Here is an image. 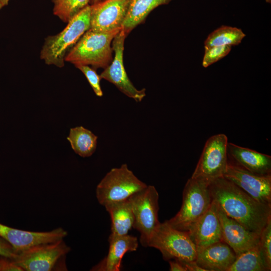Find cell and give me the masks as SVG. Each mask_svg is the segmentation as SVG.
Segmentation results:
<instances>
[{
    "label": "cell",
    "instance_id": "1",
    "mask_svg": "<svg viewBox=\"0 0 271 271\" xmlns=\"http://www.w3.org/2000/svg\"><path fill=\"white\" fill-rule=\"evenodd\" d=\"M212 199L226 215L260 234L271 218V205L260 202L224 177L209 183Z\"/></svg>",
    "mask_w": 271,
    "mask_h": 271
},
{
    "label": "cell",
    "instance_id": "2",
    "mask_svg": "<svg viewBox=\"0 0 271 271\" xmlns=\"http://www.w3.org/2000/svg\"><path fill=\"white\" fill-rule=\"evenodd\" d=\"M121 28L107 32L87 30L66 55L65 61L105 69L113 60L112 42Z\"/></svg>",
    "mask_w": 271,
    "mask_h": 271
},
{
    "label": "cell",
    "instance_id": "3",
    "mask_svg": "<svg viewBox=\"0 0 271 271\" xmlns=\"http://www.w3.org/2000/svg\"><path fill=\"white\" fill-rule=\"evenodd\" d=\"M90 6L79 12L58 34L45 38L40 58L47 65L64 66L65 58L82 35L90 29Z\"/></svg>",
    "mask_w": 271,
    "mask_h": 271
},
{
    "label": "cell",
    "instance_id": "4",
    "mask_svg": "<svg viewBox=\"0 0 271 271\" xmlns=\"http://www.w3.org/2000/svg\"><path fill=\"white\" fill-rule=\"evenodd\" d=\"M209 182L190 178L183 192V201L176 215L165 221L171 227L188 232L206 212L212 199Z\"/></svg>",
    "mask_w": 271,
    "mask_h": 271
},
{
    "label": "cell",
    "instance_id": "5",
    "mask_svg": "<svg viewBox=\"0 0 271 271\" xmlns=\"http://www.w3.org/2000/svg\"><path fill=\"white\" fill-rule=\"evenodd\" d=\"M70 250L61 239L32 246L18 252L12 260L23 271L66 270L65 257Z\"/></svg>",
    "mask_w": 271,
    "mask_h": 271
},
{
    "label": "cell",
    "instance_id": "6",
    "mask_svg": "<svg viewBox=\"0 0 271 271\" xmlns=\"http://www.w3.org/2000/svg\"><path fill=\"white\" fill-rule=\"evenodd\" d=\"M148 185L139 179L125 164L111 169L97 185L96 196L100 204L128 199Z\"/></svg>",
    "mask_w": 271,
    "mask_h": 271
},
{
    "label": "cell",
    "instance_id": "7",
    "mask_svg": "<svg viewBox=\"0 0 271 271\" xmlns=\"http://www.w3.org/2000/svg\"><path fill=\"white\" fill-rule=\"evenodd\" d=\"M148 247L160 251L165 260H195L197 250L188 233L160 223L149 241Z\"/></svg>",
    "mask_w": 271,
    "mask_h": 271
},
{
    "label": "cell",
    "instance_id": "8",
    "mask_svg": "<svg viewBox=\"0 0 271 271\" xmlns=\"http://www.w3.org/2000/svg\"><path fill=\"white\" fill-rule=\"evenodd\" d=\"M159 198V193L152 185L128 198L134 215L133 228L140 233V241L144 247H148L151 236L161 223L158 219Z\"/></svg>",
    "mask_w": 271,
    "mask_h": 271
},
{
    "label": "cell",
    "instance_id": "9",
    "mask_svg": "<svg viewBox=\"0 0 271 271\" xmlns=\"http://www.w3.org/2000/svg\"><path fill=\"white\" fill-rule=\"evenodd\" d=\"M228 138L223 133L215 134L206 141L191 178L209 182L223 177L228 165Z\"/></svg>",
    "mask_w": 271,
    "mask_h": 271
},
{
    "label": "cell",
    "instance_id": "10",
    "mask_svg": "<svg viewBox=\"0 0 271 271\" xmlns=\"http://www.w3.org/2000/svg\"><path fill=\"white\" fill-rule=\"evenodd\" d=\"M126 37L121 29L114 38L112 42L114 57L110 65L104 69L100 77L113 84L127 96L140 102L146 95V89L138 90L134 87L127 76L123 64L124 44Z\"/></svg>",
    "mask_w": 271,
    "mask_h": 271
},
{
    "label": "cell",
    "instance_id": "11",
    "mask_svg": "<svg viewBox=\"0 0 271 271\" xmlns=\"http://www.w3.org/2000/svg\"><path fill=\"white\" fill-rule=\"evenodd\" d=\"M223 177L256 200L271 205V175H259L229 162Z\"/></svg>",
    "mask_w": 271,
    "mask_h": 271
},
{
    "label": "cell",
    "instance_id": "12",
    "mask_svg": "<svg viewBox=\"0 0 271 271\" xmlns=\"http://www.w3.org/2000/svg\"><path fill=\"white\" fill-rule=\"evenodd\" d=\"M130 0H106L90 6V29L107 32L121 28Z\"/></svg>",
    "mask_w": 271,
    "mask_h": 271
},
{
    "label": "cell",
    "instance_id": "13",
    "mask_svg": "<svg viewBox=\"0 0 271 271\" xmlns=\"http://www.w3.org/2000/svg\"><path fill=\"white\" fill-rule=\"evenodd\" d=\"M217 205L222 241L232 249L236 256L259 244V234L248 230L237 221L228 217Z\"/></svg>",
    "mask_w": 271,
    "mask_h": 271
},
{
    "label": "cell",
    "instance_id": "14",
    "mask_svg": "<svg viewBox=\"0 0 271 271\" xmlns=\"http://www.w3.org/2000/svg\"><path fill=\"white\" fill-rule=\"evenodd\" d=\"M67 234V231L61 227L49 231L37 232L14 228L0 223V237L17 252L35 245L63 239Z\"/></svg>",
    "mask_w": 271,
    "mask_h": 271
},
{
    "label": "cell",
    "instance_id": "15",
    "mask_svg": "<svg viewBox=\"0 0 271 271\" xmlns=\"http://www.w3.org/2000/svg\"><path fill=\"white\" fill-rule=\"evenodd\" d=\"M187 232L196 250L222 241L218 205L215 200L212 199L208 209Z\"/></svg>",
    "mask_w": 271,
    "mask_h": 271
},
{
    "label": "cell",
    "instance_id": "16",
    "mask_svg": "<svg viewBox=\"0 0 271 271\" xmlns=\"http://www.w3.org/2000/svg\"><path fill=\"white\" fill-rule=\"evenodd\" d=\"M236 257L232 249L222 241L197 250L195 261L206 271H227Z\"/></svg>",
    "mask_w": 271,
    "mask_h": 271
},
{
    "label": "cell",
    "instance_id": "17",
    "mask_svg": "<svg viewBox=\"0 0 271 271\" xmlns=\"http://www.w3.org/2000/svg\"><path fill=\"white\" fill-rule=\"evenodd\" d=\"M229 162L255 174L271 175V157L254 150L228 143Z\"/></svg>",
    "mask_w": 271,
    "mask_h": 271
},
{
    "label": "cell",
    "instance_id": "18",
    "mask_svg": "<svg viewBox=\"0 0 271 271\" xmlns=\"http://www.w3.org/2000/svg\"><path fill=\"white\" fill-rule=\"evenodd\" d=\"M108 240L109 247L107 256L94 265L91 270L119 271L124 255L127 252L137 250L139 245L138 238L128 234L124 235L110 234Z\"/></svg>",
    "mask_w": 271,
    "mask_h": 271
},
{
    "label": "cell",
    "instance_id": "19",
    "mask_svg": "<svg viewBox=\"0 0 271 271\" xmlns=\"http://www.w3.org/2000/svg\"><path fill=\"white\" fill-rule=\"evenodd\" d=\"M104 206L111 218L110 234L116 235L127 234L133 227L134 221L131 205L128 199L109 203Z\"/></svg>",
    "mask_w": 271,
    "mask_h": 271
},
{
    "label": "cell",
    "instance_id": "20",
    "mask_svg": "<svg viewBox=\"0 0 271 271\" xmlns=\"http://www.w3.org/2000/svg\"><path fill=\"white\" fill-rule=\"evenodd\" d=\"M172 0H130L128 12L122 26L127 36L139 25L143 23L149 14L162 5L169 4Z\"/></svg>",
    "mask_w": 271,
    "mask_h": 271
},
{
    "label": "cell",
    "instance_id": "21",
    "mask_svg": "<svg viewBox=\"0 0 271 271\" xmlns=\"http://www.w3.org/2000/svg\"><path fill=\"white\" fill-rule=\"evenodd\" d=\"M67 139L74 152L82 157H90L96 150L97 137L83 126L70 128Z\"/></svg>",
    "mask_w": 271,
    "mask_h": 271
},
{
    "label": "cell",
    "instance_id": "22",
    "mask_svg": "<svg viewBox=\"0 0 271 271\" xmlns=\"http://www.w3.org/2000/svg\"><path fill=\"white\" fill-rule=\"evenodd\" d=\"M245 34L236 27L222 26L210 33L204 41V46H236L241 43Z\"/></svg>",
    "mask_w": 271,
    "mask_h": 271
},
{
    "label": "cell",
    "instance_id": "23",
    "mask_svg": "<svg viewBox=\"0 0 271 271\" xmlns=\"http://www.w3.org/2000/svg\"><path fill=\"white\" fill-rule=\"evenodd\" d=\"M227 271H268L259 244L237 256Z\"/></svg>",
    "mask_w": 271,
    "mask_h": 271
},
{
    "label": "cell",
    "instance_id": "24",
    "mask_svg": "<svg viewBox=\"0 0 271 271\" xmlns=\"http://www.w3.org/2000/svg\"><path fill=\"white\" fill-rule=\"evenodd\" d=\"M53 14L64 23L89 5V0H52Z\"/></svg>",
    "mask_w": 271,
    "mask_h": 271
},
{
    "label": "cell",
    "instance_id": "25",
    "mask_svg": "<svg viewBox=\"0 0 271 271\" xmlns=\"http://www.w3.org/2000/svg\"><path fill=\"white\" fill-rule=\"evenodd\" d=\"M259 246L268 270H271V218L260 234Z\"/></svg>",
    "mask_w": 271,
    "mask_h": 271
},
{
    "label": "cell",
    "instance_id": "26",
    "mask_svg": "<svg viewBox=\"0 0 271 271\" xmlns=\"http://www.w3.org/2000/svg\"><path fill=\"white\" fill-rule=\"evenodd\" d=\"M231 48L232 46L229 45L204 46V54L202 60L203 67H208L221 60L229 53Z\"/></svg>",
    "mask_w": 271,
    "mask_h": 271
},
{
    "label": "cell",
    "instance_id": "27",
    "mask_svg": "<svg viewBox=\"0 0 271 271\" xmlns=\"http://www.w3.org/2000/svg\"><path fill=\"white\" fill-rule=\"evenodd\" d=\"M75 67L85 76L96 95L99 97L102 96L103 92L100 83L101 78L95 69L90 68L88 65H80Z\"/></svg>",
    "mask_w": 271,
    "mask_h": 271
},
{
    "label": "cell",
    "instance_id": "28",
    "mask_svg": "<svg viewBox=\"0 0 271 271\" xmlns=\"http://www.w3.org/2000/svg\"><path fill=\"white\" fill-rule=\"evenodd\" d=\"M18 252L6 240L0 237V255L12 260L16 258Z\"/></svg>",
    "mask_w": 271,
    "mask_h": 271
},
{
    "label": "cell",
    "instance_id": "29",
    "mask_svg": "<svg viewBox=\"0 0 271 271\" xmlns=\"http://www.w3.org/2000/svg\"><path fill=\"white\" fill-rule=\"evenodd\" d=\"M186 269L187 271H206L205 269L200 267L195 260H178Z\"/></svg>",
    "mask_w": 271,
    "mask_h": 271
},
{
    "label": "cell",
    "instance_id": "30",
    "mask_svg": "<svg viewBox=\"0 0 271 271\" xmlns=\"http://www.w3.org/2000/svg\"><path fill=\"white\" fill-rule=\"evenodd\" d=\"M169 262L170 271H187L184 266L177 260H170Z\"/></svg>",
    "mask_w": 271,
    "mask_h": 271
},
{
    "label": "cell",
    "instance_id": "31",
    "mask_svg": "<svg viewBox=\"0 0 271 271\" xmlns=\"http://www.w3.org/2000/svg\"><path fill=\"white\" fill-rule=\"evenodd\" d=\"M11 0H0V9L8 5Z\"/></svg>",
    "mask_w": 271,
    "mask_h": 271
},
{
    "label": "cell",
    "instance_id": "32",
    "mask_svg": "<svg viewBox=\"0 0 271 271\" xmlns=\"http://www.w3.org/2000/svg\"><path fill=\"white\" fill-rule=\"evenodd\" d=\"M105 1L106 0H89V5H93Z\"/></svg>",
    "mask_w": 271,
    "mask_h": 271
},
{
    "label": "cell",
    "instance_id": "33",
    "mask_svg": "<svg viewBox=\"0 0 271 271\" xmlns=\"http://www.w3.org/2000/svg\"><path fill=\"white\" fill-rule=\"evenodd\" d=\"M266 2L267 3H271V0H265Z\"/></svg>",
    "mask_w": 271,
    "mask_h": 271
}]
</instances>
